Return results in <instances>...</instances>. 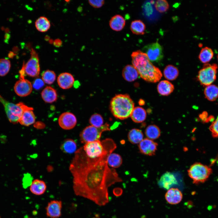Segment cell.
<instances>
[{
  "instance_id": "27",
  "label": "cell",
  "mask_w": 218,
  "mask_h": 218,
  "mask_svg": "<svg viewBox=\"0 0 218 218\" xmlns=\"http://www.w3.org/2000/svg\"><path fill=\"white\" fill-rule=\"evenodd\" d=\"M130 29L134 34L142 35L145 33L146 26L144 23L141 20H135L131 22Z\"/></svg>"
},
{
  "instance_id": "46",
  "label": "cell",
  "mask_w": 218,
  "mask_h": 218,
  "mask_svg": "<svg viewBox=\"0 0 218 218\" xmlns=\"http://www.w3.org/2000/svg\"><path fill=\"white\" fill-rule=\"evenodd\" d=\"M10 38V35L8 34H6L5 35V41H7Z\"/></svg>"
},
{
  "instance_id": "14",
  "label": "cell",
  "mask_w": 218,
  "mask_h": 218,
  "mask_svg": "<svg viewBox=\"0 0 218 218\" xmlns=\"http://www.w3.org/2000/svg\"><path fill=\"white\" fill-rule=\"evenodd\" d=\"M33 108L25 105L23 112L19 122L21 125L28 126L35 123V117Z\"/></svg>"
},
{
  "instance_id": "12",
  "label": "cell",
  "mask_w": 218,
  "mask_h": 218,
  "mask_svg": "<svg viewBox=\"0 0 218 218\" xmlns=\"http://www.w3.org/2000/svg\"><path fill=\"white\" fill-rule=\"evenodd\" d=\"M62 202L52 200L48 202L45 208L46 216L50 218H59L61 216Z\"/></svg>"
},
{
  "instance_id": "16",
  "label": "cell",
  "mask_w": 218,
  "mask_h": 218,
  "mask_svg": "<svg viewBox=\"0 0 218 218\" xmlns=\"http://www.w3.org/2000/svg\"><path fill=\"white\" fill-rule=\"evenodd\" d=\"M57 81L60 87L63 89H67L73 86L74 83V79L71 74L64 72L59 75Z\"/></svg>"
},
{
  "instance_id": "11",
  "label": "cell",
  "mask_w": 218,
  "mask_h": 218,
  "mask_svg": "<svg viewBox=\"0 0 218 218\" xmlns=\"http://www.w3.org/2000/svg\"><path fill=\"white\" fill-rule=\"evenodd\" d=\"M60 126L63 129L69 130L74 128L76 125L77 120L73 113L68 112L61 114L58 119Z\"/></svg>"
},
{
  "instance_id": "20",
  "label": "cell",
  "mask_w": 218,
  "mask_h": 218,
  "mask_svg": "<svg viewBox=\"0 0 218 218\" xmlns=\"http://www.w3.org/2000/svg\"><path fill=\"white\" fill-rule=\"evenodd\" d=\"M122 75L125 80L128 82H132L137 79L139 74L133 65L128 64L124 68Z\"/></svg>"
},
{
  "instance_id": "1",
  "label": "cell",
  "mask_w": 218,
  "mask_h": 218,
  "mask_svg": "<svg viewBox=\"0 0 218 218\" xmlns=\"http://www.w3.org/2000/svg\"><path fill=\"white\" fill-rule=\"evenodd\" d=\"M117 147L114 142L102 156L88 157L83 147L75 152L69 167L73 176V188L77 196L88 199L99 206L109 203L108 188L121 182L116 170L107 164L109 155Z\"/></svg>"
},
{
  "instance_id": "6",
  "label": "cell",
  "mask_w": 218,
  "mask_h": 218,
  "mask_svg": "<svg viewBox=\"0 0 218 218\" xmlns=\"http://www.w3.org/2000/svg\"><path fill=\"white\" fill-rule=\"evenodd\" d=\"M218 66L216 64H204L199 71L198 80L200 84L206 86L211 84L216 80Z\"/></svg>"
},
{
  "instance_id": "3",
  "label": "cell",
  "mask_w": 218,
  "mask_h": 218,
  "mask_svg": "<svg viewBox=\"0 0 218 218\" xmlns=\"http://www.w3.org/2000/svg\"><path fill=\"white\" fill-rule=\"evenodd\" d=\"M134 107L133 101L127 94L116 95L112 98L110 105V108L113 116L121 120L130 117Z\"/></svg>"
},
{
  "instance_id": "43",
  "label": "cell",
  "mask_w": 218,
  "mask_h": 218,
  "mask_svg": "<svg viewBox=\"0 0 218 218\" xmlns=\"http://www.w3.org/2000/svg\"><path fill=\"white\" fill-rule=\"evenodd\" d=\"M53 43L54 45L57 47H59L62 44V41L59 39H56L54 40Z\"/></svg>"
},
{
  "instance_id": "13",
  "label": "cell",
  "mask_w": 218,
  "mask_h": 218,
  "mask_svg": "<svg viewBox=\"0 0 218 218\" xmlns=\"http://www.w3.org/2000/svg\"><path fill=\"white\" fill-rule=\"evenodd\" d=\"M158 144L148 138L143 139L138 144L139 149L142 154L149 156L155 154Z\"/></svg>"
},
{
  "instance_id": "44",
  "label": "cell",
  "mask_w": 218,
  "mask_h": 218,
  "mask_svg": "<svg viewBox=\"0 0 218 218\" xmlns=\"http://www.w3.org/2000/svg\"><path fill=\"white\" fill-rule=\"evenodd\" d=\"M35 126L36 127L39 128L41 127H43L44 126V124L41 122H37L35 124Z\"/></svg>"
},
{
  "instance_id": "39",
  "label": "cell",
  "mask_w": 218,
  "mask_h": 218,
  "mask_svg": "<svg viewBox=\"0 0 218 218\" xmlns=\"http://www.w3.org/2000/svg\"><path fill=\"white\" fill-rule=\"evenodd\" d=\"M44 83L42 79L37 78L34 81L32 87L36 90H39L44 86Z\"/></svg>"
},
{
  "instance_id": "23",
  "label": "cell",
  "mask_w": 218,
  "mask_h": 218,
  "mask_svg": "<svg viewBox=\"0 0 218 218\" xmlns=\"http://www.w3.org/2000/svg\"><path fill=\"white\" fill-rule=\"evenodd\" d=\"M146 116V112L143 108L137 107L134 108L130 117L134 122L140 123L145 120Z\"/></svg>"
},
{
  "instance_id": "47",
  "label": "cell",
  "mask_w": 218,
  "mask_h": 218,
  "mask_svg": "<svg viewBox=\"0 0 218 218\" xmlns=\"http://www.w3.org/2000/svg\"><path fill=\"white\" fill-rule=\"evenodd\" d=\"M95 216L96 217V218H100L99 215L98 214H95Z\"/></svg>"
},
{
  "instance_id": "33",
  "label": "cell",
  "mask_w": 218,
  "mask_h": 218,
  "mask_svg": "<svg viewBox=\"0 0 218 218\" xmlns=\"http://www.w3.org/2000/svg\"><path fill=\"white\" fill-rule=\"evenodd\" d=\"M41 78L45 83L51 84L55 81L56 78V75L54 71L48 70L42 72Z\"/></svg>"
},
{
  "instance_id": "45",
  "label": "cell",
  "mask_w": 218,
  "mask_h": 218,
  "mask_svg": "<svg viewBox=\"0 0 218 218\" xmlns=\"http://www.w3.org/2000/svg\"><path fill=\"white\" fill-rule=\"evenodd\" d=\"M15 55V53L12 51H10L8 54V56L10 58H13Z\"/></svg>"
},
{
  "instance_id": "22",
  "label": "cell",
  "mask_w": 218,
  "mask_h": 218,
  "mask_svg": "<svg viewBox=\"0 0 218 218\" xmlns=\"http://www.w3.org/2000/svg\"><path fill=\"white\" fill-rule=\"evenodd\" d=\"M174 86L170 82L167 80H163L158 84L157 90L159 93L163 96H167L174 90Z\"/></svg>"
},
{
  "instance_id": "18",
  "label": "cell",
  "mask_w": 218,
  "mask_h": 218,
  "mask_svg": "<svg viewBox=\"0 0 218 218\" xmlns=\"http://www.w3.org/2000/svg\"><path fill=\"white\" fill-rule=\"evenodd\" d=\"M47 189V185L43 180L35 179L33 180L30 186L29 190L33 194L40 196L44 194Z\"/></svg>"
},
{
  "instance_id": "9",
  "label": "cell",
  "mask_w": 218,
  "mask_h": 218,
  "mask_svg": "<svg viewBox=\"0 0 218 218\" xmlns=\"http://www.w3.org/2000/svg\"><path fill=\"white\" fill-rule=\"evenodd\" d=\"M142 50L150 61L157 62L163 58L162 48L157 42L147 45Z\"/></svg>"
},
{
  "instance_id": "8",
  "label": "cell",
  "mask_w": 218,
  "mask_h": 218,
  "mask_svg": "<svg viewBox=\"0 0 218 218\" xmlns=\"http://www.w3.org/2000/svg\"><path fill=\"white\" fill-rule=\"evenodd\" d=\"M31 57L27 62L23 63L22 69L25 74L32 77H38L40 72L39 59L36 51L32 48Z\"/></svg>"
},
{
  "instance_id": "24",
  "label": "cell",
  "mask_w": 218,
  "mask_h": 218,
  "mask_svg": "<svg viewBox=\"0 0 218 218\" xmlns=\"http://www.w3.org/2000/svg\"><path fill=\"white\" fill-rule=\"evenodd\" d=\"M204 94L206 99L213 101L218 98V87L214 84H210L205 87Z\"/></svg>"
},
{
  "instance_id": "34",
  "label": "cell",
  "mask_w": 218,
  "mask_h": 218,
  "mask_svg": "<svg viewBox=\"0 0 218 218\" xmlns=\"http://www.w3.org/2000/svg\"><path fill=\"white\" fill-rule=\"evenodd\" d=\"M89 122L91 125L99 127L104 124V120L102 117L98 114H94L92 115L90 118Z\"/></svg>"
},
{
  "instance_id": "26",
  "label": "cell",
  "mask_w": 218,
  "mask_h": 218,
  "mask_svg": "<svg viewBox=\"0 0 218 218\" xmlns=\"http://www.w3.org/2000/svg\"><path fill=\"white\" fill-rule=\"evenodd\" d=\"M60 149L64 153L72 154L75 152L77 150V144L73 139H67L64 140L61 144Z\"/></svg>"
},
{
  "instance_id": "30",
  "label": "cell",
  "mask_w": 218,
  "mask_h": 218,
  "mask_svg": "<svg viewBox=\"0 0 218 218\" xmlns=\"http://www.w3.org/2000/svg\"><path fill=\"white\" fill-rule=\"evenodd\" d=\"M146 136L147 138L151 140L157 139L160 135V130L157 125L153 124L148 126L145 130Z\"/></svg>"
},
{
  "instance_id": "21",
  "label": "cell",
  "mask_w": 218,
  "mask_h": 218,
  "mask_svg": "<svg viewBox=\"0 0 218 218\" xmlns=\"http://www.w3.org/2000/svg\"><path fill=\"white\" fill-rule=\"evenodd\" d=\"M126 23L125 19L120 15L113 16L109 21V25L111 28L115 31H120L124 27Z\"/></svg>"
},
{
  "instance_id": "7",
  "label": "cell",
  "mask_w": 218,
  "mask_h": 218,
  "mask_svg": "<svg viewBox=\"0 0 218 218\" xmlns=\"http://www.w3.org/2000/svg\"><path fill=\"white\" fill-rule=\"evenodd\" d=\"M0 101L3 105L8 119L12 124L19 122L21 117L25 104L19 102L15 104L7 102L0 95Z\"/></svg>"
},
{
  "instance_id": "29",
  "label": "cell",
  "mask_w": 218,
  "mask_h": 218,
  "mask_svg": "<svg viewBox=\"0 0 218 218\" xmlns=\"http://www.w3.org/2000/svg\"><path fill=\"white\" fill-rule=\"evenodd\" d=\"M35 24L37 30L41 32L47 31L51 26L49 20L44 16H41L38 18L36 21Z\"/></svg>"
},
{
  "instance_id": "35",
  "label": "cell",
  "mask_w": 218,
  "mask_h": 218,
  "mask_svg": "<svg viewBox=\"0 0 218 218\" xmlns=\"http://www.w3.org/2000/svg\"><path fill=\"white\" fill-rule=\"evenodd\" d=\"M11 67L9 60L5 58L0 59V76L5 75L9 72Z\"/></svg>"
},
{
  "instance_id": "5",
  "label": "cell",
  "mask_w": 218,
  "mask_h": 218,
  "mask_svg": "<svg viewBox=\"0 0 218 218\" xmlns=\"http://www.w3.org/2000/svg\"><path fill=\"white\" fill-rule=\"evenodd\" d=\"M110 130L109 124L106 123L100 127H97L92 125L85 127L80 135L81 142L84 144L99 140L102 133Z\"/></svg>"
},
{
  "instance_id": "4",
  "label": "cell",
  "mask_w": 218,
  "mask_h": 218,
  "mask_svg": "<svg viewBox=\"0 0 218 218\" xmlns=\"http://www.w3.org/2000/svg\"><path fill=\"white\" fill-rule=\"evenodd\" d=\"M187 172L193 183L197 184L205 182L212 173V170L206 165L196 162L191 165Z\"/></svg>"
},
{
  "instance_id": "38",
  "label": "cell",
  "mask_w": 218,
  "mask_h": 218,
  "mask_svg": "<svg viewBox=\"0 0 218 218\" xmlns=\"http://www.w3.org/2000/svg\"><path fill=\"white\" fill-rule=\"evenodd\" d=\"M32 177L29 174H26L24 175L23 179V185L25 188L30 187L33 180Z\"/></svg>"
},
{
  "instance_id": "28",
  "label": "cell",
  "mask_w": 218,
  "mask_h": 218,
  "mask_svg": "<svg viewBox=\"0 0 218 218\" xmlns=\"http://www.w3.org/2000/svg\"><path fill=\"white\" fill-rule=\"evenodd\" d=\"M214 53L210 48L205 47L201 50L199 55V58L200 61L204 64L208 63L213 58Z\"/></svg>"
},
{
  "instance_id": "19",
  "label": "cell",
  "mask_w": 218,
  "mask_h": 218,
  "mask_svg": "<svg viewBox=\"0 0 218 218\" xmlns=\"http://www.w3.org/2000/svg\"><path fill=\"white\" fill-rule=\"evenodd\" d=\"M41 97L44 101L48 103H52L57 99L58 95L56 90L50 86L45 88L41 92Z\"/></svg>"
},
{
  "instance_id": "31",
  "label": "cell",
  "mask_w": 218,
  "mask_h": 218,
  "mask_svg": "<svg viewBox=\"0 0 218 218\" xmlns=\"http://www.w3.org/2000/svg\"><path fill=\"white\" fill-rule=\"evenodd\" d=\"M179 73L178 69L172 65L167 66L164 71V75L165 78L169 80H175L178 76Z\"/></svg>"
},
{
  "instance_id": "50",
  "label": "cell",
  "mask_w": 218,
  "mask_h": 218,
  "mask_svg": "<svg viewBox=\"0 0 218 218\" xmlns=\"http://www.w3.org/2000/svg\"><path fill=\"white\" fill-rule=\"evenodd\" d=\"M95 218V217H93V218Z\"/></svg>"
},
{
  "instance_id": "41",
  "label": "cell",
  "mask_w": 218,
  "mask_h": 218,
  "mask_svg": "<svg viewBox=\"0 0 218 218\" xmlns=\"http://www.w3.org/2000/svg\"><path fill=\"white\" fill-rule=\"evenodd\" d=\"M207 114L206 112H203L202 114H200L199 117L201 120L204 122H206L207 121H211L213 117L212 116H210L209 117L207 118Z\"/></svg>"
},
{
  "instance_id": "2",
  "label": "cell",
  "mask_w": 218,
  "mask_h": 218,
  "mask_svg": "<svg viewBox=\"0 0 218 218\" xmlns=\"http://www.w3.org/2000/svg\"><path fill=\"white\" fill-rule=\"evenodd\" d=\"M131 56L132 65L143 79L153 83L161 79L162 75L161 71L151 62L146 54L138 50L132 52Z\"/></svg>"
},
{
  "instance_id": "36",
  "label": "cell",
  "mask_w": 218,
  "mask_h": 218,
  "mask_svg": "<svg viewBox=\"0 0 218 218\" xmlns=\"http://www.w3.org/2000/svg\"><path fill=\"white\" fill-rule=\"evenodd\" d=\"M155 7L158 12L162 13L167 11L169 8V5L166 0H158L155 2Z\"/></svg>"
},
{
  "instance_id": "51",
  "label": "cell",
  "mask_w": 218,
  "mask_h": 218,
  "mask_svg": "<svg viewBox=\"0 0 218 218\" xmlns=\"http://www.w3.org/2000/svg\"></svg>"
},
{
  "instance_id": "25",
  "label": "cell",
  "mask_w": 218,
  "mask_h": 218,
  "mask_svg": "<svg viewBox=\"0 0 218 218\" xmlns=\"http://www.w3.org/2000/svg\"><path fill=\"white\" fill-rule=\"evenodd\" d=\"M144 135L140 129L133 128L131 130L128 134L129 141L133 144H139L143 139Z\"/></svg>"
},
{
  "instance_id": "42",
  "label": "cell",
  "mask_w": 218,
  "mask_h": 218,
  "mask_svg": "<svg viewBox=\"0 0 218 218\" xmlns=\"http://www.w3.org/2000/svg\"><path fill=\"white\" fill-rule=\"evenodd\" d=\"M114 194L116 197L121 196L123 193L122 189L120 187H116L114 189L113 191Z\"/></svg>"
},
{
  "instance_id": "40",
  "label": "cell",
  "mask_w": 218,
  "mask_h": 218,
  "mask_svg": "<svg viewBox=\"0 0 218 218\" xmlns=\"http://www.w3.org/2000/svg\"><path fill=\"white\" fill-rule=\"evenodd\" d=\"M88 2L91 5L96 8L101 7L104 3V1L103 0H89Z\"/></svg>"
},
{
  "instance_id": "15",
  "label": "cell",
  "mask_w": 218,
  "mask_h": 218,
  "mask_svg": "<svg viewBox=\"0 0 218 218\" xmlns=\"http://www.w3.org/2000/svg\"><path fill=\"white\" fill-rule=\"evenodd\" d=\"M165 198L169 204L175 205L182 200L183 195L181 191L177 188H171L168 189L165 193Z\"/></svg>"
},
{
  "instance_id": "17",
  "label": "cell",
  "mask_w": 218,
  "mask_h": 218,
  "mask_svg": "<svg viewBox=\"0 0 218 218\" xmlns=\"http://www.w3.org/2000/svg\"><path fill=\"white\" fill-rule=\"evenodd\" d=\"M158 183L160 187L168 190L172 186L177 184V181L173 174L170 172H166L161 176Z\"/></svg>"
},
{
  "instance_id": "10",
  "label": "cell",
  "mask_w": 218,
  "mask_h": 218,
  "mask_svg": "<svg viewBox=\"0 0 218 218\" xmlns=\"http://www.w3.org/2000/svg\"><path fill=\"white\" fill-rule=\"evenodd\" d=\"M32 85L31 82L25 79V76L20 75V79L15 84L14 89L15 93L20 97H25L32 92Z\"/></svg>"
},
{
  "instance_id": "48",
  "label": "cell",
  "mask_w": 218,
  "mask_h": 218,
  "mask_svg": "<svg viewBox=\"0 0 218 218\" xmlns=\"http://www.w3.org/2000/svg\"><path fill=\"white\" fill-rule=\"evenodd\" d=\"M139 102H140V105H141V103H142V104H144V102L143 101V100H140V101Z\"/></svg>"
},
{
  "instance_id": "49",
  "label": "cell",
  "mask_w": 218,
  "mask_h": 218,
  "mask_svg": "<svg viewBox=\"0 0 218 218\" xmlns=\"http://www.w3.org/2000/svg\"><path fill=\"white\" fill-rule=\"evenodd\" d=\"M217 58L218 62V54H217Z\"/></svg>"
},
{
  "instance_id": "32",
  "label": "cell",
  "mask_w": 218,
  "mask_h": 218,
  "mask_svg": "<svg viewBox=\"0 0 218 218\" xmlns=\"http://www.w3.org/2000/svg\"><path fill=\"white\" fill-rule=\"evenodd\" d=\"M122 163L121 156L118 154L112 153L108 157L107 164L111 167L117 168L120 167Z\"/></svg>"
},
{
  "instance_id": "37",
  "label": "cell",
  "mask_w": 218,
  "mask_h": 218,
  "mask_svg": "<svg viewBox=\"0 0 218 218\" xmlns=\"http://www.w3.org/2000/svg\"><path fill=\"white\" fill-rule=\"evenodd\" d=\"M209 129L213 137L218 138V117L213 121Z\"/></svg>"
}]
</instances>
